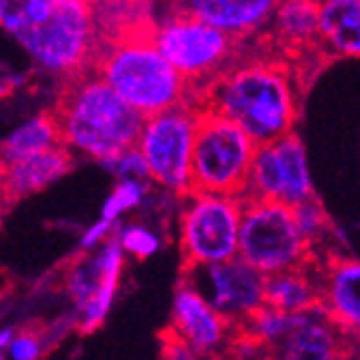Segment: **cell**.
<instances>
[{
  "instance_id": "1",
  "label": "cell",
  "mask_w": 360,
  "mask_h": 360,
  "mask_svg": "<svg viewBox=\"0 0 360 360\" xmlns=\"http://www.w3.org/2000/svg\"><path fill=\"white\" fill-rule=\"evenodd\" d=\"M268 48L261 54H238L188 106L207 108L231 119L257 145L293 132L300 110V82L291 63L270 44Z\"/></svg>"
},
{
  "instance_id": "2",
  "label": "cell",
  "mask_w": 360,
  "mask_h": 360,
  "mask_svg": "<svg viewBox=\"0 0 360 360\" xmlns=\"http://www.w3.org/2000/svg\"><path fill=\"white\" fill-rule=\"evenodd\" d=\"M155 18L95 28L89 70L145 117L188 104L190 89L155 46Z\"/></svg>"
},
{
  "instance_id": "16",
  "label": "cell",
  "mask_w": 360,
  "mask_h": 360,
  "mask_svg": "<svg viewBox=\"0 0 360 360\" xmlns=\"http://www.w3.org/2000/svg\"><path fill=\"white\" fill-rule=\"evenodd\" d=\"M74 169V155L68 145H54L39 153L5 165V210L24 196L39 192Z\"/></svg>"
},
{
  "instance_id": "21",
  "label": "cell",
  "mask_w": 360,
  "mask_h": 360,
  "mask_svg": "<svg viewBox=\"0 0 360 360\" xmlns=\"http://www.w3.org/2000/svg\"><path fill=\"white\" fill-rule=\"evenodd\" d=\"M54 145H65L60 129L56 125V119L50 110L37 115L35 119H30L26 125L0 143V160L9 165V162L22 160L26 155L39 153L44 149H50Z\"/></svg>"
},
{
  "instance_id": "3",
  "label": "cell",
  "mask_w": 360,
  "mask_h": 360,
  "mask_svg": "<svg viewBox=\"0 0 360 360\" xmlns=\"http://www.w3.org/2000/svg\"><path fill=\"white\" fill-rule=\"evenodd\" d=\"M50 112L65 145L104 162L134 149L147 119L91 70L63 78Z\"/></svg>"
},
{
  "instance_id": "20",
  "label": "cell",
  "mask_w": 360,
  "mask_h": 360,
  "mask_svg": "<svg viewBox=\"0 0 360 360\" xmlns=\"http://www.w3.org/2000/svg\"><path fill=\"white\" fill-rule=\"evenodd\" d=\"M307 268L309 266L266 276V304L287 313H302L321 307V285Z\"/></svg>"
},
{
  "instance_id": "27",
  "label": "cell",
  "mask_w": 360,
  "mask_h": 360,
  "mask_svg": "<svg viewBox=\"0 0 360 360\" xmlns=\"http://www.w3.org/2000/svg\"><path fill=\"white\" fill-rule=\"evenodd\" d=\"M244 337V343L238 341L233 343L236 347V360H278V356L274 354V349L270 347H264L261 343L252 341L250 337L242 335Z\"/></svg>"
},
{
  "instance_id": "9",
  "label": "cell",
  "mask_w": 360,
  "mask_h": 360,
  "mask_svg": "<svg viewBox=\"0 0 360 360\" xmlns=\"http://www.w3.org/2000/svg\"><path fill=\"white\" fill-rule=\"evenodd\" d=\"M315 196L307 151L296 132L257 145L242 201H281L296 205Z\"/></svg>"
},
{
  "instance_id": "10",
  "label": "cell",
  "mask_w": 360,
  "mask_h": 360,
  "mask_svg": "<svg viewBox=\"0 0 360 360\" xmlns=\"http://www.w3.org/2000/svg\"><path fill=\"white\" fill-rule=\"evenodd\" d=\"M194 134V108L179 104L145 119L136 149L147 175L179 194L188 192V167Z\"/></svg>"
},
{
  "instance_id": "7",
  "label": "cell",
  "mask_w": 360,
  "mask_h": 360,
  "mask_svg": "<svg viewBox=\"0 0 360 360\" xmlns=\"http://www.w3.org/2000/svg\"><path fill=\"white\" fill-rule=\"evenodd\" d=\"M313 250L293 224L291 207L281 201H242L238 257L264 276L311 264Z\"/></svg>"
},
{
  "instance_id": "18",
  "label": "cell",
  "mask_w": 360,
  "mask_h": 360,
  "mask_svg": "<svg viewBox=\"0 0 360 360\" xmlns=\"http://www.w3.org/2000/svg\"><path fill=\"white\" fill-rule=\"evenodd\" d=\"M319 0H281L266 41L289 60L319 46Z\"/></svg>"
},
{
  "instance_id": "24",
  "label": "cell",
  "mask_w": 360,
  "mask_h": 360,
  "mask_svg": "<svg viewBox=\"0 0 360 360\" xmlns=\"http://www.w3.org/2000/svg\"><path fill=\"white\" fill-rule=\"evenodd\" d=\"M115 240L119 242L123 252L132 255L136 259H147V257L155 255L160 248V240L149 231V229H145L141 224H127V226L119 229Z\"/></svg>"
},
{
  "instance_id": "23",
  "label": "cell",
  "mask_w": 360,
  "mask_h": 360,
  "mask_svg": "<svg viewBox=\"0 0 360 360\" xmlns=\"http://www.w3.org/2000/svg\"><path fill=\"white\" fill-rule=\"evenodd\" d=\"M291 216H293V224H296L300 238L304 240V244L313 250L315 244H319L323 240V236L328 233L330 222L328 216H326L321 203L311 196V199L291 205Z\"/></svg>"
},
{
  "instance_id": "26",
  "label": "cell",
  "mask_w": 360,
  "mask_h": 360,
  "mask_svg": "<svg viewBox=\"0 0 360 360\" xmlns=\"http://www.w3.org/2000/svg\"><path fill=\"white\" fill-rule=\"evenodd\" d=\"M41 349L44 343L35 333H20L13 337L11 345L7 347V354L11 360H39Z\"/></svg>"
},
{
  "instance_id": "4",
  "label": "cell",
  "mask_w": 360,
  "mask_h": 360,
  "mask_svg": "<svg viewBox=\"0 0 360 360\" xmlns=\"http://www.w3.org/2000/svg\"><path fill=\"white\" fill-rule=\"evenodd\" d=\"M255 151L257 143L238 123L214 110L194 108V134L186 196H242Z\"/></svg>"
},
{
  "instance_id": "5",
  "label": "cell",
  "mask_w": 360,
  "mask_h": 360,
  "mask_svg": "<svg viewBox=\"0 0 360 360\" xmlns=\"http://www.w3.org/2000/svg\"><path fill=\"white\" fill-rule=\"evenodd\" d=\"M155 46L186 80L190 104L192 97L212 78L236 60L242 52L244 39L188 13L171 11L165 22H158Z\"/></svg>"
},
{
  "instance_id": "30",
  "label": "cell",
  "mask_w": 360,
  "mask_h": 360,
  "mask_svg": "<svg viewBox=\"0 0 360 360\" xmlns=\"http://www.w3.org/2000/svg\"><path fill=\"white\" fill-rule=\"evenodd\" d=\"M13 337H15V330L13 328H0V354L7 352V347L11 345Z\"/></svg>"
},
{
  "instance_id": "22",
  "label": "cell",
  "mask_w": 360,
  "mask_h": 360,
  "mask_svg": "<svg viewBox=\"0 0 360 360\" xmlns=\"http://www.w3.org/2000/svg\"><path fill=\"white\" fill-rule=\"evenodd\" d=\"M311 311L287 313V311H278L274 307L264 304L261 309H257L246 321H242L238 328L242 335L250 337L252 341L261 343L264 347L274 349L285 337H289L293 330L298 328V326L309 317Z\"/></svg>"
},
{
  "instance_id": "25",
  "label": "cell",
  "mask_w": 360,
  "mask_h": 360,
  "mask_svg": "<svg viewBox=\"0 0 360 360\" xmlns=\"http://www.w3.org/2000/svg\"><path fill=\"white\" fill-rule=\"evenodd\" d=\"M145 196V186L139 181V179H123L115 192L110 194V199L104 203V212H102V218L104 220H112L117 222V218L127 212V210H132L141 203V199Z\"/></svg>"
},
{
  "instance_id": "29",
  "label": "cell",
  "mask_w": 360,
  "mask_h": 360,
  "mask_svg": "<svg viewBox=\"0 0 360 360\" xmlns=\"http://www.w3.org/2000/svg\"><path fill=\"white\" fill-rule=\"evenodd\" d=\"M115 224H117V222H112V220H104V218H100V220H97V222L89 229V231L82 236V240H80V248L91 250V248H95V246L104 244V242L108 240V236L115 231Z\"/></svg>"
},
{
  "instance_id": "14",
  "label": "cell",
  "mask_w": 360,
  "mask_h": 360,
  "mask_svg": "<svg viewBox=\"0 0 360 360\" xmlns=\"http://www.w3.org/2000/svg\"><path fill=\"white\" fill-rule=\"evenodd\" d=\"M278 3L281 0H171V11L188 13L246 39L272 20Z\"/></svg>"
},
{
  "instance_id": "6",
  "label": "cell",
  "mask_w": 360,
  "mask_h": 360,
  "mask_svg": "<svg viewBox=\"0 0 360 360\" xmlns=\"http://www.w3.org/2000/svg\"><path fill=\"white\" fill-rule=\"evenodd\" d=\"M15 37L44 68L63 76L84 72L95 50V0H52L44 18Z\"/></svg>"
},
{
  "instance_id": "12",
  "label": "cell",
  "mask_w": 360,
  "mask_h": 360,
  "mask_svg": "<svg viewBox=\"0 0 360 360\" xmlns=\"http://www.w3.org/2000/svg\"><path fill=\"white\" fill-rule=\"evenodd\" d=\"M190 270L201 272L203 276L190 274L188 281L236 328L266 304V276L238 255L233 259L220 261V264Z\"/></svg>"
},
{
  "instance_id": "17",
  "label": "cell",
  "mask_w": 360,
  "mask_h": 360,
  "mask_svg": "<svg viewBox=\"0 0 360 360\" xmlns=\"http://www.w3.org/2000/svg\"><path fill=\"white\" fill-rule=\"evenodd\" d=\"M349 339L326 317L321 307H315L298 328L274 347V354L278 360H343Z\"/></svg>"
},
{
  "instance_id": "31",
  "label": "cell",
  "mask_w": 360,
  "mask_h": 360,
  "mask_svg": "<svg viewBox=\"0 0 360 360\" xmlns=\"http://www.w3.org/2000/svg\"><path fill=\"white\" fill-rule=\"evenodd\" d=\"M3 196H5V162L0 160V212L5 210V201H3Z\"/></svg>"
},
{
  "instance_id": "8",
  "label": "cell",
  "mask_w": 360,
  "mask_h": 360,
  "mask_svg": "<svg viewBox=\"0 0 360 360\" xmlns=\"http://www.w3.org/2000/svg\"><path fill=\"white\" fill-rule=\"evenodd\" d=\"M240 220V196L188 194L179 218V248L186 270L233 259L238 255Z\"/></svg>"
},
{
  "instance_id": "15",
  "label": "cell",
  "mask_w": 360,
  "mask_h": 360,
  "mask_svg": "<svg viewBox=\"0 0 360 360\" xmlns=\"http://www.w3.org/2000/svg\"><path fill=\"white\" fill-rule=\"evenodd\" d=\"M321 309L341 333L360 341V261L330 259L321 278Z\"/></svg>"
},
{
  "instance_id": "19",
  "label": "cell",
  "mask_w": 360,
  "mask_h": 360,
  "mask_svg": "<svg viewBox=\"0 0 360 360\" xmlns=\"http://www.w3.org/2000/svg\"><path fill=\"white\" fill-rule=\"evenodd\" d=\"M317 35L326 56H360V0H319Z\"/></svg>"
},
{
  "instance_id": "32",
  "label": "cell",
  "mask_w": 360,
  "mask_h": 360,
  "mask_svg": "<svg viewBox=\"0 0 360 360\" xmlns=\"http://www.w3.org/2000/svg\"><path fill=\"white\" fill-rule=\"evenodd\" d=\"M0 360H7V358H5V354H0Z\"/></svg>"
},
{
  "instance_id": "11",
  "label": "cell",
  "mask_w": 360,
  "mask_h": 360,
  "mask_svg": "<svg viewBox=\"0 0 360 360\" xmlns=\"http://www.w3.org/2000/svg\"><path fill=\"white\" fill-rule=\"evenodd\" d=\"M123 250L119 242L108 238L97 252L76 261L68 278V293L80 315V328L93 333L108 317L117 298L119 278L123 272Z\"/></svg>"
},
{
  "instance_id": "28",
  "label": "cell",
  "mask_w": 360,
  "mask_h": 360,
  "mask_svg": "<svg viewBox=\"0 0 360 360\" xmlns=\"http://www.w3.org/2000/svg\"><path fill=\"white\" fill-rule=\"evenodd\" d=\"M162 360H203V356L196 354L190 345H186L179 337H175L169 330L165 347H162Z\"/></svg>"
},
{
  "instance_id": "13",
  "label": "cell",
  "mask_w": 360,
  "mask_h": 360,
  "mask_svg": "<svg viewBox=\"0 0 360 360\" xmlns=\"http://www.w3.org/2000/svg\"><path fill=\"white\" fill-rule=\"evenodd\" d=\"M236 326L224 319L188 278H184L173 296L171 333L190 345L196 354L207 356L229 343Z\"/></svg>"
}]
</instances>
